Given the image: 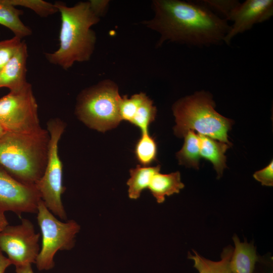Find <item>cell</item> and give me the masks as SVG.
I'll list each match as a JSON object with an SVG mask.
<instances>
[{
    "instance_id": "6da1fadb",
    "label": "cell",
    "mask_w": 273,
    "mask_h": 273,
    "mask_svg": "<svg viewBox=\"0 0 273 273\" xmlns=\"http://www.w3.org/2000/svg\"><path fill=\"white\" fill-rule=\"evenodd\" d=\"M153 17L142 23L160 34L156 47L165 41L197 47L224 42L231 26L200 1L154 0Z\"/></svg>"
},
{
    "instance_id": "7a4b0ae2",
    "label": "cell",
    "mask_w": 273,
    "mask_h": 273,
    "mask_svg": "<svg viewBox=\"0 0 273 273\" xmlns=\"http://www.w3.org/2000/svg\"><path fill=\"white\" fill-rule=\"evenodd\" d=\"M54 4L61 15L59 47L54 52L45 53V57L50 64L67 70L75 62L90 59L97 40L91 27L100 19L92 11L88 1L71 7L61 1Z\"/></svg>"
},
{
    "instance_id": "3957f363",
    "label": "cell",
    "mask_w": 273,
    "mask_h": 273,
    "mask_svg": "<svg viewBox=\"0 0 273 273\" xmlns=\"http://www.w3.org/2000/svg\"><path fill=\"white\" fill-rule=\"evenodd\" d=\"M50 134L46 129L30 133L6 132L0 138V167L19 181L36 185L43 173Z\"/></svg>"
},
{
    "instance_id": "277c9868",
    "label": "cell",
    "mask_w": 273,
    "mask_h": 273,
    "mask_svg": "<svg viewBox=\"0 0 273 273\" xmlns=\"http://www.w3.org/2000/svg\"><path fill=\"white\" fill-rule=\"evenodd\" d=\"M215 103L208 92L201 90L178 100L172 106L176 125L174 134L184 137L190 130H196L232 146L228 133L234 121L218 113Z\"/></svg>"
},
{
    "instance_id": "5b68a950",
    "label": "cell",
    "mask_w": 273,
    "mask_h": 273,
    "mask_svg": "<svg viewBox=\"0 0 273 273\" xmlns=\"http://www.w3.org/2000/svg\"><path fill=\"white\" fill-rule=\"evenodd\" d=\"M121 98L116 83L105 79L79 94L75 113L88 127L104 132L115 128L121 121Z\"/></svg>"
},
{
    "instance_id": "8992f818",
    "label": "cell",
    "mask_w": 273,
    "mask_h": 273,
    "mask_svg": "<svg viewBox=\"0 0 273 273\" xmlns=\"http://www.w3.org/2000/svg\"><path fill=\"white\" fill-rule=\"evenodd\" d=\"M65 127V123L58 118L48 121L50 141L47 161L42 176L36 185L46 206L63 220L67 219L61 200L66 188L63 184V163L59 155L58 145Z\"/></svg>"
},
{
    "instance_id": "52a82bcc",
    "label": "cell",
    "mask_w": 273,
    "mask_h": 273,
    "mask_svg": "<svg viewBox=\"0 0 273 273\" xmlns=\"http://www.w3.org/2000/svg\"><path fill=\"white\" fill-rule=\"evenodd\" d=\"M37 219L42 235L41 248L36 260L39 270H49L55 265L54 257L59 250H69L75 244L80 225L74 220L62 222L48 209L41 200Z\"/></svg>"
},
{
    "instance_id": "ba28073f",
    "label": "cell",
    "mask_w": 273,
    "mask_h": 273,
    "mask_svg": "<svg viewBox=\"0 0 273 273\" xmlns=\"http://www.w3.org/2000/svg\"><path fill=\"white\" fill-rule=\"evenodd\" d=\"M0 125L6 132L18 133L32 132L42 128L31 83L28 82L0 99Z\"/></svg>"
},
{
    "instance_id": "9c48e42d",
    "label": "cell",
    "mask_w": 273,
    "mask_h": 273,
    "mask_svg": "<svg viewBox=\"0 0 273 273\" xmlns=\"http://www.w3.org/2000/svg\"><path fill=\"white\" fill-rule=\"evenodd\" d=\"M39 233H36L32 223L22 218L16 225L6 226L0 231V249L8 256L16 266L35 263L40 251Z\"/></svg>"
},
{
    "instance_id": "30bf717a",
    "label": "cell",
    "mask_w": 273,
    "mask_h": 273,
    "mask_svg": "<svg viewBox=\"0 0 273 273\" xmlns=\"http://www.w3.org/2000/svg\"><path fill=\"white\" fill-rule=\"evenodd\" d=\"M41 200L36 185L19 181L0 167V214L10 211L20 217L22 213H37Z\"/></svg>"
},
{
    "instance_id": "8fae6325",
    "label": "cell",
    "mask_w": 273,
    "mask_h": 273,
    "mask_svg": "<svg viewBox=\"0 0 273 273\" xmlns=\"http://www.w3.org/2000/svg\"><path fill=\"white\" fill-rule=\"evenodd\" d=\"M273 15V1L247 0L233 10L229 20L233 22L230 31L224 39L229 44L232 39L239 33L252 28L254 25L263 22Z\"/></svg>"
},
{
    "instance_id": "7c38bea8",
    "label": "cell",
    "mask_w": 273,
    "mask_h": 273,
    "mask_svg": "<svg viewBox=\"0 0 273 273\" xmlns=\"http://www.w3.org/2000/svg\"><path fill=\"white\" fill-rule=\"evenodd\" d=\"M28 49L26 43L22 40L16 53L0 70V88L6 87L10 91L21 89L27 82V61Z\"/></svg>"
},
{
    "instance_id": "4fadbf2b",
    "label": "cell",
    "mask_w": 273,
    "mask_h": 273,
    "mask_svg": "<svg viewBox=\"0 0 273 273\" xmlns=\"http://www.w3.org/2000/svg\"><path fill=\"white\" fill-rule=\"evenodd\" d=\"M235 248L230 260L232 273H254L259 260L253 243L241 242L236 235L233 237Z\"/></svg>"
},
{
    "instance_id": "5bb4252c",
    "label": "cell",
    "mask_w": 273,
    "mask_h": 273,
    "mask_svg": "<svg viewBox=\"0 0 273 273\" xmlns=\"http://www.w3.org/2000/svg\"><path fill=\"white\" fill-rule=\"evenodd\" d=\"M185 185L181 182L179 171L168 174L156 173L152 177L148 188L158 203H163L165 196L179 193Z\"/></svg>"
},
{
    "instance_id": "9a60e30c",
    "label": "cell",
    "mask_w": 273,
    "mask_h": 273,
    "mask_svg": "<svg viewBox=\"0 0 273 273\" xmlns=\"http://www.w3.org/2000/svg\"><path fill=\"white\" fill-rule=\"evenodd\" d=\"M200 141V156L209 161L217 174V178L222 175L226 167L225 153L231 147L226 143L210 137L199 134Z\"/></svg>"
},
{
    "instance_id": "2e32d148",
    "label": "cell",
    "mask_w": 273,
    "mask_h": 273,
    "mask_svg": "<svg viewBox=\"0 0 273 273\" xmlns=\"http://www.w3.org/2000/svg\"><path fill=\"white\" fill-rule=\"evenodd\" d=\"M23 12L12 5L9 0H0V24L11 30L21 39L32 34L31 29L20 19Z\"/></svg>"
},
{
    "instance_id": "e0dca14e",
    "label": "cell",
    "mask_w": 273,
    "mask_h": 273,
    "mask_svg": "<svg viewBox=\"0 0 273 273\" xmlns=\"http://www.w3.org/2000/svg\"><path fill=\"white\" fill-rule=\"evenodd\" d=\"M160 170V165L144 166L137 165L130 170V177L127 181L128 195L131 199H138L142 192L148 188L153 176Z\"/></svg>"
},
{
    "instance_id": "ac0fdd59",
    "label": "cell",
    "mask_w": 273,
    "mask_h": 273,
    "mask_svg": "<svg viewBox=\"0 0 273 273\" xmlns=\"http://www.w3.org/2000/svg\"><path fill=\"white\" fill-rule=\"evenodd\" d=\"M233 250L231 246L224 248L221 254V260L218 261L206 259L194 250V255L189 253L188 258L194 261V267L199 273H232L230 263Z\"/></svg>"
},
{
    "instance_id": "d6986e66",
    "label": "cell",
    "mask_w": 273,
    "mask_h": 273,
    "mask_svg": "<svg viewBox=\"0 0 273 273\" xmlns=\"http://www.w3.org/2000/svg\"><path fill=\"white\" fill-rule=\"evenodd\" d=\"M184 138V145L176 153L179 164L198 169L201 158L199 135L193 130H190Z\"/></svg>"
},
{
    "instance_id": "ffe728a7",
    "label": "cell",
    "mask_w": 273,
    "mask_h": 273,
    "mask_svg": "<svg viewBox=\"0 0 273 273\" xmlns=\"http://www.w3.org/2000/svg\"><path fill=\"white\" fill-rule=\"evenodd\" d=\"M134 153L142 166H148L156 160L157 146L149 132L142 133L135 146Z\"/></svg>"
},
{
    "instance_id": "44dd1931",
    "label": "cell",
    "mask_w": 273,
    "mask_h": 273,
    "mask_svg": "<svg viewBox=\"0 0 273 273\" xmlns=\"http://www.w3.org/2000/svg\"><path fill=\"white\" fill-rule=\"evenodd\" d=\"M157 109L147 95L140 105L131 123L140 129L142 133L148 132L150 124L155 120Z\"/></svg>"
},
{
    "instance_id": "7402d4cb",
    "label": "cell",
    "mask_w": 273,
    "mask_h": 273,
    "mask_svg": "<svg viewBox=\"0 0 273 273\" xmlns=\"http://www.w3.org/2000/svg\"><path fill=\"white\" fill-rule=\"evenodd\" d=\"M14 6H20L33 11L40 17H47L58 12L54 4L43 0H9Z\"/></svg>"
},
{
    "instance_id": "603a6c76",
    "label": "cell",
    "mask_w": 273,
    "mask_h": 273,
    "mask_svg": "<svg viewBox=\"0 0 273 273\" xmlns=\"http://www.w3.org/2000/svg\"><path fill=\"white\" fill-rule=\"evenodd\" d=\"M144 93L135 94L128 98L127 96L121 97L119 104V114L122 120L131 122L136 111L146 97Z\"/></svg>"
},
{
    "instance_id": "cb8c5ba5",
    "label": "cell",
    "mask_w": 273,
    "mask_h": 273,
    "mask_svg": "<svg viewBox=\"0 0 273 273\" xmlns=\"http://www.w3.org/2000/svg\"><path fill=\"white\" fill-rule=\"evenodd\" d=\"M200 2L216 14L222 15L223 19L228 21L233 10L240 4L238 1L206 0Z\"/></svg>"
},
{
    "instance_id": "d4e9b609",
    "label": "cell",
    "mask_w": 273,
    "mask_h": 273,
    "mask_svg": "<svg viewBox=\"0 0 273 273\" xmlns=\"http://www.w3.org/2000/svg\"><path fill=\"white\" fill-rule=\"evenodd\" d=\"M22 41V39L15 36L0 41V70L14 56Z\"/></svg>"
},
{
    "instance_id": "484cf974",
    "label": "cell",
    "mask_w": 273,
    "mask_h": 273,
    "mask_svg": "<svg viewBox=\"0 0 273 273\" xmlns=\"http://www.w3.org/2000/svg\"><path fill=\"white\" fill-rule=\"evenodd\" d=\"M273 163H270L264 168L256 171L253 174L254 178L261 183L263 186L271 187L273 186Z\"/></svg>"
},
{
    "instance_id": "4316f807",
    "label": "cell",
    "mask_w": 273,
    "mask_h": 273,
    "mask_svg": "<svg viewBox=\"0 0 273 273\" xmlns=\"http://www.w3.org/2000/svg\"><path fill=\"white\" fill-rule=\"evenodd\" d=\"M88 2L92 11L100 18L106 14L110 4L109 0H90Z\"/></svg>"
},
{
    "instance_id": "83f0119b",
    "label": "cell",
    "mask_w": 273,
    "mask_h": 273,
    "mask_svg": "<svg viewBox=\"0 0 273 273\" xmlns=\"http://www.w3.org/2000/svg\"><path fill=\"white\" fill-rule=\"evenodd\" d=\"M11 264V261L3 254L0 249V273H4L6 269Z\"/></svg>"
},
{
    "instance_id": "f1b7e54d",
    "label": "cell",
    "mask_w": 273,
    "mask_h": 273,
    "mask_svg": "<svg viewBox=\"0 0 273 273\" xmlns=\"http://www.w3.org/2000/svg\"><path fill=\"white\" fill-rule=\"evenodd\" d=\"M16 273H34L31 264H23L16 266Z\"/></svg>"
},
{
    "instance_id": "f546056e",
    "label": "cell",
    "mask_w": 273,
    "mask_h": 273,
    "mask_svg": "<svg viewBox=\"0 0 273 273\" xmlns=\"http://www.w3.org/2000/svg\"><path fill=\"white\" fill-rule=\"evenodd\" d=\"M9 224L8 221L4 214H0V231Z\"/></svg>"
},
{
    "instance_id": "4dcf8cb0",
    "label": "cell",
    "mask_w": 273,
    "mask_h": 273,
    "mask_svg": "<svg viewBox=\"0 0 273 273\" xmlns=\"http://www.w3.org/2000/svg\"><path fill=\"white\" fill-rule=\"evenodd\" d=\"M6 132L5 129L0 125V138H1Z\"/></svg>"
}]
</instances>
